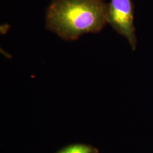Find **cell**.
Returning a JSON list of instances; mask_svg holds the SVG:
<instances>
[{
	"instance_id": "1",
	"label": "cell",
	"mask_w": 153,
	"mask_h": 153,
	"mask_svg": "<svg viewBox=\"0 0 153 153\" xmlns=\"http://www.w3.org/2000/svg\"><path fill=\"white\" fill-rule=\"evenodd\" d=\"M108 7L104 0H53L47 10L45 26L62 39L76 40L105 27Z\"/></svg>"
},
{
	"instance_id": "3",
	"label": "cell",
	"mask_w": 153,
	"mask_h": 153,
	"mask_svg": "<svg viewBox=\"0 0 153 153\" xmlns=\"http://www.w3.org/2000/svg\"><path fill=\"white\" fill-rule=\"evenodd\" d=\"M90 148L83 145H74L62 150L60 153H91Z\"/></svg>"
},
{
	"instance_id": "2",
	"label": "cell",
	"mask_w": 153,
	"mask_h": 153,
	"mask_svg": "<svg viewBox=\"0 0 153 153\" xmlns=\"http://www.w3.org/2000/svg\"><path fill=\"white\" fill-rule=\"evenodd\" d=\"M134 7L132 0H111L108 4L107 23L128 40L133 51L137 46L134 23Z\"/></svg>"
}]
</instances>
